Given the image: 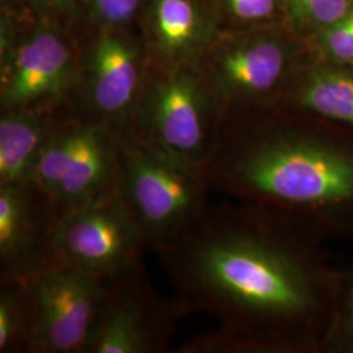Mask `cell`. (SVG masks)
I'll list each match as a JSON object with an SVG mask.
<instances>
[{
    "instance_id": "obj_1",
    "label": "cell",
    "mask_w": 353,
    "mask_h": 353,
    "mask_svg": "<svg viewBox=\"0 0 353 353\" xmlns=\"http://www.w3.org/2000/svg\"><path fill=\"white\" fill-rule=\"evenodd\" d=\"M326 240L301 220L254 203L210 204L159 248L179 314L202 312L217 330L181 353H325L343 274Z\"/></svg>"
},
{
    "instance_id": "obj_2",
    "label": "cell",
    "mask_w": 353,
    "mask_h": 353,
    "mask_svg": "<svg viewBox=\"0 0 353 353\" xmlns=\"http://www.w3.org/2000/svg\"><path fill=\"white\" fill-rule=\"evenodd\" d=\"M203 170L212 192L353 239V128L280 108L230 112Z\"/></svg>"
},
{
    "instance_id": "obj_3",
    "label": "cell",
    "mask_w": 353,
    "mask_h": 353,
    "mask_svg": "<svg viewBox=\"0 0 353 353\" xmlns=\"http://www.w3.org/2000/svg\"><path fill=\"white\" fill-rule=\"evenodd\" d=\"M114 186L154 250L185 232L210 205L202 166L122 134Z\"/></svg>"
},
{
    "instance_id": "obj_4",
    "label": "cell",
    "mask_w": 353,
    "mask_h": 353,
    "mask_svg": "<svg viewBox=\"0 0 353 353\" xmlns=\"http://www.w3.org/2000/svg\"><path fill=\"white\" fill-rule=\"evenodd\" d=\"M307 58L306 41L278 26L219 30L195 64L228 114L275 108Z\"/></svg>"
},
{
    "instance_id": "obj_5",
    "label": "cell",
    "mask_w": 353,
    "mask_h": 353,
    "mask_svg": "<svg viewBox=\"0 0 353 353\" xmlns=\"http://www.w3.org/2000/svg\"><path fill=\"white\" fill-rule=\"evenodd\" d=\"M224 115L196 64L150 61L126 134L204 168L217 144Z\"/></svg>"
},
{
    "instance_id": "obj_6",
    "label": "cell",
    "mask_w": 353,
    "mask_h": 353,
    "mask_svg": "<svg viewBox=\"0 0 353 353\" xmlns=\"http://www.w3.org/2000/svg\"><path fill=\"white\" fill-rule=\"evenodd\" d=\"M122 134L72 110L59 121L30 181L50 199L58 217L114 185Z\"/></svg>"
},
{
    "instance_id": "obj_7",
    "label": "cell",
    "mask_w": 353,
    "mask_h": 353,
    "mask_svg": "<svg viewBox=\"0 0 353 353\" xmlns=\"http://www.w3.org/2000/svg\"><path fill=\"white\" fill-rule=\"evenodd\" d=\"M147 246L113 185L94 199L58 217L45 265L72 267L113 279L141 263Z\"/></svg>"
},
{
    "instance_id": "obj_8",
    "label": "cell",
    "mask_w": 353,
    "mask_h": 353,
    "mask_svg": "<svg viewBox=\"0 0 353 353\" xmlns=\"http://www.w3.org/2000/svg\"><path fill=\"white\" fill-rule=\"evenodd\" d=\"M81 46L62 24L37 19L0 58V112L71 109Z\"/></svg>"
},
{
    "instance_id": "obj_9",
    "label": "cell",
    "mask_w": 353,
    "mask_h": 353,
    "mask_svg": "<svg viewBox=\"0 0 353 353\" xmlns=\"http://www.w3.org/2000/svg\"><path fill=\"white\" fill-rule=\"evenodd\" d=\"M150 67L143 39L127 29L99 28L81 46V63L71 110L126 134Z\"/></svg>"
},
{
    "instance_id": "obj_10",
    "label": "cell",
    "mask_w": 353,
    "mask_h": 353,
    "mask_svg": "<svg viewBox=\"0 0 353 353\" xmlns=\"http://www.w3.org/2000/svg\"><path fill=\"white\" fill-rule=\"evenodd\" d=\"M28 279L36 309L29 353H85L112 279L58 265Z\"/></svg>"
},
{
    "instance_id": "obj_11",
    "label": "cell",
    "mask_w": 353,
    "mask_h": 353,
    "mask_svg": "<svg viewBox=\"0 0 353 353\" xmlns=\"http://www.w3.org/2000/svg\"><path fill=\"white\" fill-rule=\"evenodd\" d=\"M176 301L157 296L143 262L110 280L85 353H164L176 332Z\"/></svg>"
},
{
    "instance_id": "obj_12",
    "label": "cell",
    "mask_w": 353,
    "mask_h": 353,
    "mask_svg": "<svg viewBox=\"0 0 353 353\" xmlns=\"http://www.w3.org/2000/svg\"><path fill=\"white\" fill-rule=\"evenodd\" d=\"M58 214L32 181L0 186V276L26 278L45 265Z\"/></svg>"
},
{
    "instance_id": "obj_13",
    "label": "cell",
    "mask_w": 353,
    "mask_h": 353,
    "mask_svg": "<svg viewBox=\"0 0 353 353\" xmlns=\"http://www.w3.org/2000/svg\"><path fill=\"white\" fill-rule=\"evenodd\" d=\"M150 61L195 64L219 33L207 0H147L141 13Z\"/></svg>"
},
{
    "instance_id": "obj_14",
    "label": "cell",
    "mask_w": 353,
    "mask_h": 353,
    "mask_svg": "<svg viewBox=\"0 0 353 353\" xmlns=\"http://www.w3.org/2000/svg\"><path fill=\"white\" fill-rule=\"evenodd\" d=\"M275 108L353 128V67L309 57Z\"/></svg>"
},
{
    "instance_id": "obj_15",
    "label": "cell",
    "mask_w": 353,
    "mask_h": 353,
    "mask_svg": "<svg viewBox=\"0 0 353 353\" xmlns=\"http://www.w3.org/2000/svg\"><path fill=\"white\" fill-rule=\"evenodd\" d=\"M71 109L0 112V186L30 181L41 153Z\"/></svg>"
},
{
    "instance_id": "obj_16",
    "label": "cell",
    "mask_w": 353,
    "mask_h": 353,
    "mask_svg": "<svg viewBox=\"0 0 353 353\" xmlns=\"http://www.w3.org/2000/svg\"><path fill=\"white\" fill-rule=\"evenodd\" d=\"M34 323V299L28 276H0V353H29Z\"/></svg>"
},
{
    "instance_id": "obj_17",
    "label": "cell",
    "mask_w": 353,
    "mask_h": 353,
    "mask_svg": "<svg viewBox=\"0 0 353 353\" xmlns=\"http://www.w3.org/2000/svg\"><path fill=\"white\" fill-rule=\"evenodd\" d=\"M220 30L288 26L285 0H207Z\"/></svg>"
},
{
    "instance_id": "obj_18",
    "label": "cell",
    "mask_w": 353,
    "mask_h": 353,
    "mask_svg": "<svg viewBox=\"0 0 353 353\" xmlns=\"http://www.w3.org/2000/svg\"><path fill=\"white\" fill-rule=\"evenodd\" d=\"M353 0H285L288 26L306 42L336 23Z\"/></svg>"
},
{
    "instance_id": "obj_19",
    "label": "cell",
    "mask_w": 353,
    "mask_h": 353,
    "mask_svg": "<svg viewBox=\"0 0 353 353\" xmlns=\"http://www.w3.org/2000/svg\"><path fill=\"white\" fill-rule=\"evenodd\" d=\"M306 43L310 58L353 67V4L336 23Z\"/></svg>"
},
{
    "instance_id": "obj_20",
    "label": "cell",
    "mask_w": 353,
    "mask_h": 353,
    "mask_svg": "<svg viewBox=\"0 0 353 353\" xmlns=\"http://www.w3.org/2000/svg\"><path fill=\"white\" fill-rule=\"evenodd\" d=\"M325 353H353V265L344 271Z\"/></svg>"
},
{
    "instance_id": "obj_21",
    "label": "cell",
    "mask_w": 353,
    "mask_h": 353,
    "mask_svg": "<svg viewBox=\"0 0 353 353\" xmlns=\"http://www.w3.org/2000/svg\"><path fill=\"white\" fill-rule=\"evenodd\" d=\"M147 0H85L87 12L97 28L127 29L141 17Z\"/></svg>"
},
{
    "instance_id": "obj_22",
    "label": "cell",
    "mask_w": 353,
    "mask_h": 353,
    "mask_svg": "<svg viewBox=\"0 0 353 353\" xmlns=\"http://www.w3.org/2000/svg\"><path fill=\"white\" fill-rule=\"evenodd\" d=\"M37 19L62 24L87 11L85 0H20Z\"/></svg>"
}]
</instances>
